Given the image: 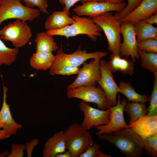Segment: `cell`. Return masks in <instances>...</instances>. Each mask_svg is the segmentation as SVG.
<instances>
[{"mask_svg":"<svg viewBox=\"0 0 157 157\" xmlns=\"http://www.w3.org/2000/svg\"><path fill=\"white\" fill-rule=\"evenodd\" d=\"M117 147L127 157H140L144 149L142 138L130 128H122L109 134L98 135Z\"/></svg>","mask_w":157,"mask_h":157,"instance_id":"1","label":"cell"},{"mask_svg":"<svg viewBox=\"0 0 157 157\" xmlns=\"http://www.w3.org/2000/svg\"><path fill=\"white\" fill-rule=\"evenodd\" d=\"M72 18L75 21L73 23L60 29L47 31V33L52 36L60 35L67 38L85 35L93 41L97 40V37L101 36V29L94 22L91 17L73 15Z\"/></svg>","mask_w":157,"mask_h":157,"instance_id":"2","label":"cell"},{"mask_svg":"<svg viewBox=\"0 0 157 157\" xmlns=\"http://www.w3.org/2000/svg\"><path fill=\"white\" fill-rule=\"evenodd\" d=\"M104 31L108 43V49L112 54H120L121 24L120 20L111 12L92 18Z\"/></svg>","mask_w":157,"mask_h":157,"instance_id":"3","label":"cell"},{"mask_svg":"<svg viewBox=\"0 0 157 157\" xmlns=\"http://www.w3.org/2000/svg\"><path fill=\"white\" fill-rule=\"evenodd\" d=\"M107 54L106 51L87 53L86 49L82 50L80 46L72 53L67 54L63 52L61 47L58 48L55 56L53 63L49 69V74L51 76H54L58 71L65 66L71 65L79 67L89 59L100 60Z\"/></svg>","mask_w":157,"mask_h":157,"instance_id":"4","label":"cell"},{"mask_svg":"<svg viewBox=\"0 0 157 157\" xmlns=\"http://www.w3.org/2000/svg\"><path fill=\"white\" fill-rule=\"evenodd\" d=\"M66 149L72 157H79L94 143L91 134L81 124L73 123L64 131Z\"/></svg>","mask_w":157,"mask_h":157,"instance_id":"5","label":"cell"},{"mask_svg":"<svg viewBox=\"0 0 157 157\" xmlns=\"http://www.w3.org/2000/svg\"><path fill=\"white\" fill-rule=\"evenodd\" d=\"M21 0H0V26L4 21L15 19L32 22L40 14L37 9L22 5Z\"/></svg>","mask_w":157,"mask_h":157,"instance_id":"6","label":"cell"},{"mask_svg":"<svg viewBox=\"0 0 157 157\" xmlns=\"http://www.w3.org/2000/svg\"><path fill=\"white\" fill-rule=\"evenodd\" d=\"M32 36L31 28L26 22L20 19L9 23L0 30V38L10 42L17 48L25 46Z\"/></svg>","mask_w":157,"mask_h":157,"instance_id":"7","label":"cell"},{"mask_svg":"<svg viewBox=\"0 0 157 157\" xmlns=\"http://www.w3.org/2000/svg\"><path fill=\"white\" fill-rule=\"evenodd\" d=\"M67 90L69 99L78 98L87 103H95L99 108L103 110L110 106L104 91L99 86H82Z\"/></svg>","mask_w":157,"mask_h":157,"instance_id":"8","label":"cell"},{"mask_svg":"<svg viewBox=\"0 0 157 157\" xmlns=\"http://www.w3.org/2000/svg\"><path fill=\"white\" fill-rule=\"evenodd\" d=\"M127 102L125 98L121 101L120 95H118L117 104L109 108L111 109L109 123L95 127L98 130L96 133L97 135L109 134L122 128H129V124H127L125 121L123 115L124 108Z\"/></svg>","mask_w":157,"mask_h":157,"instance_id":"9","label":"cell"},{"mask_svg":"<svg viewBox=\"0 0 157 157\" xmlns=\"http://www.w3.org/2000/svg\"><path fill=\"white\" fill-rule=\"evenodd\" d=\"M126 4L125 2L114 3L104 1H87L81 5L76 6L73 11L78 16H86L92 18L106 12H119L124 9Z\"/></svg>","mask_w":157,"mask_h":157,"instance_id":"10","label":"cell"},{"mask_svg":"<svg viewBox=\"0 0 157 157\" xmlns=\"http://www.w3.org/2000/svg\"><path fill=\"white\" fill-rule=\"evenodd\" d=\"M99 67L101 77L97 83L104 91L109 106H115L117 103V94L121 93V90L114 80L108 62L105 60H100Z\"/></svg>","mask_w":157,"mask_h":157,"instance_id":"11","label":"cell"},{"mask_svg":"<svg viewBox=\"0 0 157 157\" xmlns=\"http://www.w3.org/2000/svg\"><path fill=\"white\" fill-rule=\"evenodd\" d=\"M100 60L93 59L89 63L85 62L83 67L79 69L77 77L67 86V89L82 86L96 85L101 77Z\"/></svg>","mask_w":157,"mask_h":157,"instance_id":"12","label":"cell"},{"mask_svg":"<svg viewBox=\"0 0 157 157\" xmlns=\"http://www.w3.org/2000/svg\"><path fill=\"white\" fill-rule=\"evenodd\" d=\"M79 107L84 115L81 124L88 130L98 126L107 124L110 121V108L104 110L99 109L82 100L80 102Z\"/></svg>","mask_w":157,"mask_h":157,"instance_id":"13","label":"cell"},{"mask_svg":"<svg viewBox=\"0 0 157 157\" xmlns=\"http://www.w3.org/2000/svg\"><path fill=\"white\" fill-rule=\"evenodd\" d=\"M121 34L123 39L120 47V55L123 57H130L134 63L139 58L138 52V42L134 25L128 22H122Z\"/></svg>","mask_w":157,"mask_h":157,"instance_id":"14","label":"cell"},{"mask_svg":"<svg viewBox=\"0 0 157 157\" xmlns=\"http://www.w3.org/2000/svg\"><path fill=\"white\" fill-rule=\"evenodd\" d=\"M157 12V0H142L140 4L120 20L133 24L144 20Z\"/></svg>","mask_w":157,"mask_h":157,"instance_id":"15","label":"cell"},{"mask_svg":"<svg viewBox=\"0 0 157 157\" xmlns=\"http://www.w3.org/2000/svg\"><path fill=\"white\" fill-rule=\"evenodd\" d=\"M3 98L2 105L0 110V121L3 123L2 128L5 133L9 137L12 135H15L22 125L15 122L12 116L9 105L6 102L7 92L8 88L3 83Z\"/></svg>","mask_w":157,"mask_h":157,"instance_id":"16","label":"cell"},{"mask_svg":"<svg viewBox=\"0 0 157 157\" xmlns=\"http://www.w3.org/2000/svg\"><path fill=\"white\" fill-rule=\"evenodd\" d=\"M129 125L142 138L154 135L157 134V115L142 116Z\"/></svg>","mask_w":157,"mask_h":157,"instance_id":"17","label":"cell"},{"mask_svg":"<svg viewBox=\"0 0 157 157\" xmlns=\"http://www.w3.org/2000/svg\"><path fill=\"white\" fill-rule=\"evenodd\" d=\"M66 149L65 137L62 131L55 133L46 141L43 149V157H55L58 154Z\"/></svg>","mask_w":157,"mask_h":157,"instance_id":"18","label":"cell"},{"mask_svg":"<svg viewBox=\"0 0 157 157\" xmlns=\"http://www.w3.org/2000/svg\"><path fill=\"white\" fill-rule=\"evenodd\" d=\"M108 63L113 73L119 72L124 74L133 75L134 63L128 58L122 57L120 54H112Z\"/></svg>","mask_w":157,"mask_h":157,"instance_id":"19","label":"cell"},{"mask_svg":"<svg viewBox=\"0 0 157 157\" xmlns=\"http://www.w3.org/2000/svg\"><path fill=\"white\" fill-rule=\"evenodd\" d=\"M75 22L72 18L63 10L53 12L47 19L45 28L47 31L60 29Z\"/></svg>","mask_w":157,"mask_h":157,"instance_id":"20","label":"cell"},{"mask_svg":"<svg viewBox=\"0 0 157 157\" xmlns=\"http://www.w3.org/2000/svg\"><path fill=\"white\" fill-rule=\"evenodd\" d=\"M54 58L55 56L52 53L36 51L31 57L30 64L34 69L45 70L50 69Z\"/></svg>","mask_w":157,"mask_h":157,"instance_id":"21","label":"cell"},{"mask_svg":"<svg viewBox=\"0 0 157 157\" xmlns=\"http://www.w3.org/2000/svg\"><path fill=\"white\" fill-rule=\"evenodd\" d=\"M36 44V51L52 53L57 51L58 46L54 42L53 36L48 35L46 32L38 33L35 39Z\"/></svg>","mask_w":157,"mask_h":157,"instance_id":"22","label":"cell"},{"mask_svg":"<svg viewBox=\"0 0 157 157\" xmlns=\"http://www.w3.org/2000/svg\"><path fill=\"white\" fill-rule=\"evenodd\" d=\"M133 25L138 42L149 39L157 40V28L152 25L144 20L138 22Z\"/></svg>","mask_w":157,"mask_h":157,"instance_id":"23","label":"cell"},{"mask_svg":"<svg viewBox=\"0 0 157 157\" xmlns=\"http://www.w3.org/2000/svg\"><path fill=\"white\" fill-rule=\"evenodd\" d=\"M119 87L121 90V93L127 98L128 102H138L143 103L149 101L150 97L147 94H140L135 91L131 83L129 82L120 81Z\"/></svg>","mask_w":157,"mask_h":157,"instance_id":"24","label":"cell"},{"mask_svg":"<svg viewBox=\"0 0 157 157\" xmlns=\"http://www.w3.org/2000/svg\"><path fill=\"white\" fill-rule=\"evenodd\" d=\"M128 115L129 124L134 122L141 117L145 115L148 112V107L144 103L138 102H128L124 110Z\"/></svg>","mask_w":157,"mask_h":157,"instance_id":"25","label":"cell"},{"mask_svg":"<svg viewBox=\"0 0 157 157\" xmlns=\"http://www.w3.org/2000/svg\"><path fill=\"white\" fill-rule=\"evenodd\" d=\"M19 53L18 48L8 47L0 39V67L11 65L16 60Z\"/></svg>","mask_w":157,"mask_h":157,"instance_id":"26","label":"cell"},{"mask_svg":"<svg viewBox=\"0 0 157 157\" xmlns=\"http://www.w3.org/2000/svg\"><path fill=\"white\" fill-rule=\"evenodd\" d=\"M141 66L154 74H157V53L146 52L138 49Z\"/></svg>","mask_w":157,"mask_h":157,"instance_id":"27","label":"cell"},{"mask_svg":"<svg viewBox=\"0 0 157 157\" xmlns=\"http://www.w3.org/2000/svg\"><path fill=\"white\" fill-rule=\"evenodd\" d=\"M153 86L150 98V104L146 115L152 116L157 115V74H154Z\"/></svg>","mask_w":157,"mask_h":157,"instance_id":"28","label":"cell"},{"mask_svg":"<svg viewBox=\"0 0 157 157\" xmlns=\"http://www.w3.org/2000/svg\"><path fill=\"white\" fill-rule=\"evenodd\" d=\"M144 148L146 154L153 157L157 156V134L145 138H142Z\"/></svg>","mask_w":157,"mask_h":157,"instance_id":"29","label":"cell"},{"mask_svg":"<svg viewBox=\"0 0 157 157\" xmlns=\"http://www.w3.org/2000/svg\"><path fill=\"white\" fill-rule=\"evenodd\" d=\"M138 48L146 52L157 53V40L149 39L138 42Z\"/></svg>","mask_w":157,"mask_h":157,"instance_id":"30","label":"cell"},{"mask_svg":"<svg viewBox=\"0 0 157 157\" xmlns=\"http://www.w3.org/2000/svg\"><path fill=\"white\" fill-rule=\"evenodd\" d=\"M142 0H127V3L121 11L116 13L114 15L119 20H120L131 11L135 9L140 3Z\"/></svg>","mask_w":157,"mask_h":157,"instance_id":"31","label":"cell"},{"mask_svg":"<svg viewBox=\"0 0 157 157\" xmlns=\"http://www.w3.org/2000/svg\"><path fill=\"white\" fill-rule=\"evenodd\" d=\"M24 2L25 6L33 8L37 6L40 11L44 13H47V8L48 4L47 0H21Z\"/></svg>","mask_w":157,"mask_h":157,"instance_id":"32","label":"cell"},{"mask_svg":"<svg viewBox=\"0 0 157 157\" xmlns=\"http://www.w3.org/2000/svg\"><path fill=\"white\" fill-rule=\"evenodd\" d=\"M100 147L99 144L94 143L82 153L79 157H99Z\"/></svg>","mask_w":157,"mask_h":157,"instance_id":"33","label":"cell"},{"mask_svg":"<svg viewBox=\"0 0 157 157\" xmlns=\"http://www.w3.org/2000/svg\"><path fill=\"white\" fill-rule=\"evenodd\" d=\"M25 149V145L23 144H13L12 146L11 152L7 157H23L24 156V151Z\"/></svg>","mask_w":157,"mask_h":157,"instance_id":"34","label":"cell"},{"mask_svg":"<svg viewBox=\"0 0 157 157\" xmlns=\"http://www.w3.org/2000/svg\"><path fill=\"white\" fill-rule=\"evenodd\" d=\"M79 69L78 67L74 65L66 66L58 71L56 73V75H70L77 74Z\"/></svg>","mask_w":157,"mask_h":157,"instance_id":"35","label":"cell"},{"mask_svg":"<svg viewBox=\"0 0 157 157\" xmlns=\"http://www.w3.org/2000/svg\"><path fill=\"white\" fill-rule=\"evenodd\" d=\"M88 0H59L60 3L64 7L63 11L67 13L69 15H70V9L76 3L79 1L84 2L87 1Z\"/></svg>","mask_w":157,"mask_h":157,"instance_id":"36","label":"cell"},{"mask_svg":"<svg viewBox=\"0 0 157 157\" xmlns=\"http://www.w3.org/2000/svg\"><path fill=\"white\" fill-rule=\"evenodd\" d=\"M38 140L34 139L30 142L26 143L25 145V149L27 152L28 157H31L32 150L34 147L38 144Z\"/></svg>","mask_w":157,"mask_h":157,"instance_id":"37","label":"cell"},{"mask_svg":"<svg viewBox=\"0 0 157 157\" xmlns=\"http://www.w3.org/2000/svg\"><path fill=\"white\" fill-rule=\"evenodd\" d=\"M147 23L152 25L155 24H157V12L152 15L149 18L144 20Z\"/></svg>","mask_w":157,"mask_h":157,"instance_id":"38","label":"cell"},{"mask_svg":"<svg viewBox=\"0 0 157 157\" xmlns=\"http://www.w3.org/2000/svg\"><path fill=\"white\" fill-rule=\"evenodd\" d=\"M55 157H72L70 152L68 150L64 152L57 154Z\"/></svg>","mask_w":157,"mask_h":157,"instance_id":"39","label":"cell"},{"mask_svg":"<svg viewBox=\"0 0 157 157\" xmlns=\"http://www.w3.org/2000/svg\"><path fill=\"white\" fill-rule=\"evenodd\" d=\"M8 137L2 129H0V140L6 139Z\"/></svg>","mask_w":157,"mask_h":157,"instance_id":"40","label":"cell"},{"mask_svg":"<svg viewBox=\"0 0 157 157\" xmlns=\"http://www.w3.org/2000/svg\"><path fill=\"white\" fill-rule=\"evenodd\" d=\"M123 0H105L104 1L114 3H117L122 2Z\"/></svg>","mask_w":157,"mask_h":157,"instance_id":"41","label":"cell"},{"mask_svg":"<svg viewBox=\"0 0 157 157\" xmlns=\"http://www.w3.org/2000/svg\"><path fill=\"white\" fill-rule=\"evenodd\" d=\"M105 0H88L87 1L102 2Z\"/></svg>","mask_w":157,"mask_h":157,"instance_id":"42","label":"cell"},{"mask_svg":"<svg viewBox=\"0 0 157 157\" xmlns=\"http://www.w3.org/2000/svg\"><path fill=\"white\" fill-rule=\"evenodd\" d=\"M3 123L2 122L0 121V129L2 128L3 126Z\"/></svg>","mask_w":157,"mask_h":157,"instance_id":"43","label":"cell"}]
</instances>
